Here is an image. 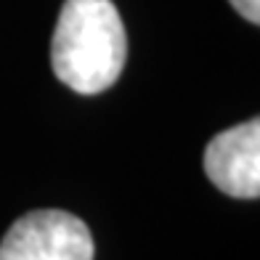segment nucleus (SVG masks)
I'll return each instance as SVG.
<instances>
[{
  "label": "nucleus",
  "mask_w": 260,
  "mask_h": 260,
  "mask_svg": "<svg viewBox=\"0 0 260 260\" xmlns=\"http://www.w3.org/2000/svg\"><path fill=\"white\" fill-rule=\"evenodd\" d=\"M229 3L239 11L247 21H252V24L260 21V0H229Z\"/></svg>",
  "instance_id": "20e7f679"
},
{
  "label": "nucleus",
  "mask_w": 260,
  "mask_h": 260,
  "mask_svg": "<svg viewBox=\"0 0 260 260\" xmlns=\"http://www.w3.org/2000/svg\"><path fill=\"white\" fill-rule=\"evenodd\" d=\"M127 58V35L112 0H67L58 14L51 64L53 75L82 96L112 88Z\"/></svg>",
  "instance_id": "f257e3e1"
},
{
  "label": "nucleus",
  "mask_w": 260,
  "mask_h": 260,
  "mask_svg": "<svg viewBox=\"0 0 260 260\" xmlns=\"http://www.w3.org/2000/svg\"><path fill=\"white\" fill-rule=\"evenodd\" d=\"M90 229L64 210L21 215L0 242V260H93Z\"/></svg>",
  "instance_id": "f03ea898"
},
{
  "label": "nucleus",
  "mask_w": 260,
  "mask_h": 260,
  "mask_svg": "<svg viewBox=\"0 0 260 260\" xmlns=\"http://www.w3.org/2000/svg\"><path fill=\"white\" fill-rule=\"evenodd\" d=\"M205 173L223 194L236 199H257L260 122L250 120L218 133L205 149Z\"/></svg>",
  "instance_id": "7ed1b4c3"
}]
</instances>
